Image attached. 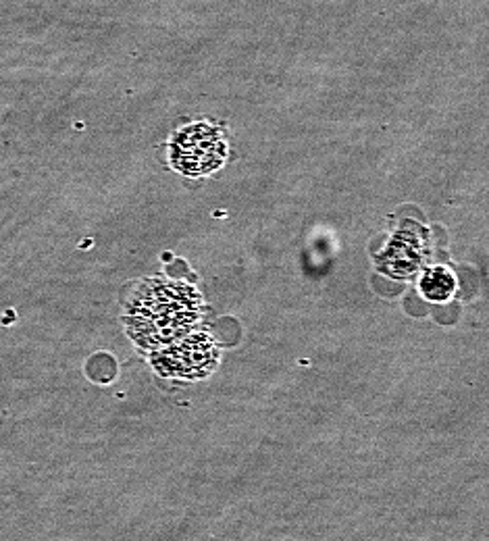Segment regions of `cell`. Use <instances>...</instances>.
<instances>
[{
  "instance_id": "1",
  "label": "cell",
  "mask_w": 489,
  "mask_h": 541,
  "mask_svg": "<svg viewBox=\"0 0 489 541\" xmlns=\"http://www.w3.org/2000/svg\"><path fill=\"white\" fill-rule=\"evenodd\" d=\"M202 317V298L186 283L154 281L125 317L127 333L144 354L186 338Z\"/></svg>"
},
{
  "instance_id": "2",
  "label": "cell",
  "mask_w": 489,
  "mask_h": 541,
  "mask_svg": "<svg viewBox=\"0 0 489 541\" xmlns=\"http://www.w3.org/2000/svg\"><path fill=\"white\" fill-rule=\"evenodd\" d=\"M150 365L157 375L171 381H200L217 369L219 346L209 333H188L186 338L152 352Z\"/></svg>"
},
{
  "instance_id": "3",
  "label": "cell",
  "mask_w": 489,
  "mask_h": 541,
  "mask_svg": "<svg viewBox=\"0 0 489 541\" xmlns=\"http://www.w3.org/2000/svg\"><path fill=\"white\" fill-rule=\"evenodd\" d=\"M225 152L227 144L219 127L196 123L171 144V163L179 173L200 177L215 171L223 163Z\"/></svg>"
},
{
  "instance_id": "4",
  "label": "cell",
  "mask_w": 489,
  "mask_h": 541,
  "mask_svg": "<svg viewBox=\"0 0 489 541\" xmlns=\"http://www.w3.org/2000/svg\"><path fill=\"white\" fill-rule=\"evenodd\" d=\"M427 252H429L427 231L417 227L415 223H408L398 231L390 246L379 256V269L396 279L410 277L421 269Z\"/></svg>"
},
{
  "instance_id": "5",
  "label": "cell",
  "mask_w": 489,
  "mask_h": 541,
  "mask_svg": "<svg viewBox=\"0 0 489 541\" xmlns=\"http://www.w3.org/2000/svg\"><path fill=\"white\" fill-rule=\"evenodd\" d=\"M419 288L429 302H448L456 292V279L446 267H431L421 275Z\"/></svg>"
}]
</instances>
